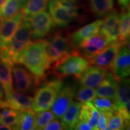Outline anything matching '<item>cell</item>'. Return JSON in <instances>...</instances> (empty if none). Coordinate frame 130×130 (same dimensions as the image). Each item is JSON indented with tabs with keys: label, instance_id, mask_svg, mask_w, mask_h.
Listing matches in <instances>:
<instances>
[{
	"label": "cell",
	"instance_id": "1",
	"mask_svg": "<svg viewBox=\"0 0 130 130\" xmlns=\"http://www.w3.org/2000/svg\"><path fill=\"white\" fill-rule=\"evenodd\" d=\"M46 40L38 39L31 42L16 57L14 63L22 64L35 76L37 86L51 68L47 54Z\"/></svg>",
	"mask_w": 130,
	"mask_h": 130
},
{
	"label": "cell",
	"instance_id": "2",
	"mask_svg": "<svg viewBox=\"0 0 130 130\" xmlns=\"http://www.w3.org/2000/svg\"><path fill=\"white\" fill-rule=\"evenodd\" d=\"M62 78L53 71L46 72L40 81L32 98L31 109L35 113L49 110L63 85Z\"/></svg>",
	"mask_w": 130,
	"mask_h": 130
},
{
	"label": "cell",
	"instance_id": "3",
	"mask_svg": "<svg viewBox=\"0 0 130 130\" xmlns=\"http://www.w3.org/2000/svg\"><path fill=\"white\" fill-rule=\"evenodd\" d=\"M48 7L54 23L60 28H66L79 16L78 0H50Z\"/></svg>",
	"mask_w": 130,
	"mask_h": 130
},
{
	"label": "cell",
	"instance_id": "4",
	"mask_svg": "<svg viewBox=\"0 0 130 130\" xmlns=\"http://www.w3.org/2000/svg\"><path fill=\"white\" fill-rule=\"evenodd\" d=\"M89 64V60L74 50L54 63L51 70L63 79L68 76H74L79 79Z\"/></svg>",
	"mask_w": 130,
	"mask_h": 130
},
{
	"label": "cell",
	"instance_id": "5",
	"mask_svg": "<svg viewBox=\"0 0 130 130\" xmlns=\"http://www.w3.org/2000/svg\"><path fill=\"white\" fill-rule=\"evenodd\" d=\"M13 87L27 95L34 94L37 87L35 76L22 64L14 63L12 67Z\"/></svg>",
	"mask_w": 130,
	"mask_h": 130
},
{
	"label": "cell",
	"instance_id": "6",
	"mask_svg": "<svg viewBox=\"0 0 130 130\" xmlns=\"http://www.w3.org/2000/svg\"><path fill=\"white\" fill-rule=\"evenodd\" d=\"M46 50L51 63H54L73 51L69 36L57 32L46 40Z\"/></svg>",
	"mask_w": 130,
	"mask_h": 130
},
{
	"label": "cell",
	"instance_id": "7",
	"mask_svg": "<svg viewBox=\"0 0 130 130\" xmlns=\"http://www.w3.org/2000/svg\"><path fill=\"white\" fill-rule=\"evenodd\" d=\"M77 86L75 83H63L60 90L51 105V111L56 119H60L74 101L77 92Z\"/></svg>",
	"mask_w": 130,
	"mask_h": 130
},
{
	"label": "cell",
	"instance_id": "8",
	"mask_svg": "<svg viewBox=\"0 0 130 130\" xmlns=\"http://www.w3.org/2000/svg\"><path fill=\"white\" fill-rule=\"evenodd\" d=\"M31 38L32 30L31 24L28 21L24 20L7 46L14 63L16 57L31 42Z\"/></svg>",
	"mask_w": 130,
	"mask_h": 130
},
{
	"label": "cell",
	"instance_id": "9",
	"mask_svg": "<svg viewBox=\"0 0 130 130\" xmlns=\"http://www.w3.org/2000/svg\"><path fill=\"white\" fill-rule=\"evenodd\" d=\"M111 73L118 81L127 78L130 74V53L129 42L123 43L120 47L114 60Z\"/></svg>",
	"mask_w": 130,
	"mask_h": 130
},
{
	"label": "cell",
	"instance_id": "10",
	"mask_svg": "<svg viewBox=\"0 0 130 130\" xmlns=\"http://www.w3.org/2000/svg\"><path fill=\"white\" fill-rule=\"evenodd\" d=\"M28 21L31 27L32 38L34 40L44 38L55 25L50 13L46 11L33 16Z\"/></svg>",
	"mask_w": 130,
	"mask_h": 130
},
{
	"label": "cell",
	"instance_id": "11",
	"mask_svg": "<svg viewBox=\"0 0 130 130\" xmlns=\"http://www.w3.org/2000/svg\"><path fill=\"white\" fill-rule=\"evenodd\" d=\"M110 43L104 36L98 32L85 40L75 51L87 60L90 61Z\"/></svg>",
	"mask_w": 130,
	"mask_h": 130
},
{
	"label": "cell",
	"instance_id": "12",
	"mask_svg": "<svg viewBox=\"0 0 130 130\" xmlns=\"http://www.w3.org/2000/svg\"><path fill=\"white\" fill-rule=\"evenodd\" d=\"M24 21L22 10L13 17L0 19V47L7 46Z\"/></svg>",
	"mask_w": 130,
	"mask_h": 130
},
{
	"label": "cell",
	"instance_id": "13",
	"mask_svg": "<svg viewBox=\"0 0 130 130\" xmlns=\"http://www.w3.org/2000/svg\"><path fill=\"white\" fill-rule=\"evenodd\" d=\"M102 21L99 33L104 36L110 43L120 41L119 14L116 10H112L105 16Z\"/></svg>",
	"mask_w": 130,
	"mask_h": 130
},
{
	"label": "cell",
	"instance_id": "14",
	"mask_svg": "<svg viewBox=\"0 0 130 130\" xmlns=\"http://www.w3.org/2000/svg\"><path fill=\"white\" fill-rule=\"evenodd\" d=\"M123 43L121 41L110 43L102 51L92 58L89 63L105 69H110L120 47Z\"/></svg>",
	"mask_w": 130,
	"mask_h": 130
},
{
	"label": "cell",
	"instance_id": "15",
	"mask_svg": "<svg viewBox=\"0 0 130 130\" xmlns=\"http://www.w3.org/2000/svg\"><path fill=\"white\" fill-rule=\"evenodd\" d=\"M32 98L27 94L14 90L10 92L5 96V100L0 104V108L8 107L12 109L22 111L32 110Z\"/></svg>",
	"mask_w": 130,
	"mask_h": 130
},
{
	"label": "cell",
	"instance_id": "16",
	"mask_svg": "<svg viewBox=\"0 0 130 130\" xmlns=\"http://www.w3.org/2000/svg\"><path fill=\"white\" fill-rule=\"evenodd\" d=\"M102 21V19H97L79 28L69 36L73 51L77 50L85 40L98 33Z\"/></svg>",
	"mask_w": 130,
	"mask_h": 130
},
{
	"label": "cell",
	"instance_id": "17",
	"mask_svg": "<svg viewBox=\"0 0 130 130\" xmlns=\"http://www.w3.org/2000/svg\"><path fill=\"white\" fill-rule=\"evenodd\" d=\"M107 72L108 70L104 68L96 65H89L82 73L78 80L80 81L81 85L95 89L104 79Z\"/></svg>",
	"mask_w": 130,
	"mask_h": 130
},
{
	"label": "cell",
	"instance_id": "18",
	"mask_svg": "<svg viewBox=\"0 0 130 130\" xmlns=\"http://www.w3.org/2000/svg\"><path fill=\"white\" fill-rule=\"evenodd\" d=\"M83 103L73 101L61 116V124L65 129H74L75 126L79 120V113Z\"/></svg>",
	"mask_w": 130,
	"mask_h": 130
},
{
	"label": "cell",
	"instance_id": "19",
	"mask_svg": "<svg viewBox=\"0 0 130 130\" xmlns=\"http://www.w3.org/2000/svg\"><path fill=\"white\" fill-rule=\"evenodd\" d=\"M118 83V81L114 77L112 73L108 71L104 79L96 87V90H95L96 96L106 98L113 101L116 94Z\"/></svg>",
	"mask_w": 130,
	"mask_h": 130
},
{
	"label": "cell",
	"instance_id": "20",
	"mask_svg": "<svg viewBox=\"0 0 130 130\" xmlns=\"http://www.w3.org/2000/svg\"><path fill=\"white\" fill-rule=\"evenodd\" d=\"M130 83L129 78H123L118 81L116 94L113 100L116 110H118L129 104Z\"/></svg>",
	"mask_w": 130,
	"mask_h": 130
},
{
	"label": "cell",
	"instance_id": "21",
	"mask_svg": "<svg viewBox=\"0 0 130 130\" xmlns=\"http://www.w3.org/2000/svg\"><path fill=\"white\" fill-rule=\"evenodd\" d=\"M13 64L0 58V82L4 87L5 96L13 90L12 73Z\"/></svg>",
	"mask_w": 130,
	"mask_h": 130
},
{
	"label": "cell",
	"instance_id": "22",
	"mask_svg": "<svg viewBox=\"0 0 130 130\" xmlns=\"http://www.w3.org/2000/svg\"><path fill=\"white\" fill-rule=\"evenodd\" d=\"M50 0H28L22 9L24 20L29 21L33 16L45 11Z\"/></svg>",
	"mask_w": 130,
	"mask_h": 130
},
{
	"label": "cell",
	"instance_id": "23",
	"mask_svg": "<svg viewBox=\"0 0 130 130\" xmlns=\"http://www.w3.org/2000/svg\"><path fill=\"white\" fill-rule=\"evenodd\" d=\"M100 115V111L93 106L92 102H86L83 104L81 106L79 120L87 122L93 129H97V122Z\"/></svg>",
	"mask_w": 130,
	"mask_h": 130
},
{
	"label": "cell",
	"instance_id": "24",
	"mask_svg": "<svg viewBox=\"0 0 130 130\" xmlns=\"http://www.w3.org/2000/svg\"><path fill=\"white\" fill-rule=\"evenodd\" d=\"M89 5L94 15L102 18L113 10L114 0H89Z\"/></svg>",
	"mask_w": 130,
	"mask_h": 130
},
{
	"label": "cell",
	"instance_id": "25",
	"mask_svg": "<svg viewBox=\"0 0 130 130\" xmlns=\"http://www.w3.org/2000/svg\"><path fill=\"white\" fill-rule=\"evenodd\" d=\"M2 111L0 112V122L9 126L12 129H16L21 111L8 108H0Z\"/></svg>",
	"mask_w": 130,
	"mask_h": 130
},
{
	"label": "cell",
	"instance_id": "26",
	"mask_svg": "<svg viewBox=\"0 0 130 130\" xmlns=\"http://www.w3.org/2000/svg\"><path fill=\"white\" fill-rule=\"evenodd\" d=\"M36 114L32 110L21 111L16 129H35Z\"/></svg>",
	"mask_w": 130,
	"mask_h": 130
},
{
	"label": "cell",
	"instance_id": "27",
	"mask_svg": "<svg viewBox=\"0 0 130 130\" xmlns=\"http://www.w3.org/2000/svg\"><path fill=\"white\" fill-rule=\"evenodd\" d=\"M92 104L101 113L109 117L116 111V107L113 100L106 98H95L91 101Z\"/></svg>",
	"mask_w": 130,
	"mask_h": 130
},
{
	"label": "cell",
	"instance_id": "28",
	"mask_svg": "<svg viewBox=\"0 0 130 130\" xmlns=\"http://www.w3.org/2000/svg\"><path fill=\"white\" fill-rule=\"evenodd\" d=\"M120 34L119 40L122 43L129 42L130 34V14L129 11H124L119 15Z\"/></svg>",
	"mask_w": 130,
	"mask_h": 130
},
{
	"label": "cell",
	"instance_id": "29",
	"mask_svg": "<svg viewBox=\"0 0 130 130\" xmlns=\"http://www.w3.org/2000/svg\"><path fill=\"white\" fill-rule=\"evenodd\" d=\"M129 125V123L126 122L121 113L116 110L108 118L107 129L120 130L125 129V128L127 129Z\"/></svg>",
	"mask_w": 130,
	"mask_h": 130
},
{
	"label": "cell",
	"instance_id": "30",
	"mask_svg": "<svg viewBox=\"0 0 130 130\" xmlns=\"http://www.w3.org/2000/svg\"><path fill=\"white\" fill-rule=\"evenodd\" d=\"M22 9L17 0H8L0 10V19L13 17L18 13Z\"/></svg>",
	"mask_w": 130,
	"mask_h": 130
},
{
	"label": "cell",
	"instance_id": "31",
	"mask_svg": "<svg viewBox=\"0 0 130 130\" xmlns=\"http://www.w3.org/2000/svg\"><path fill=\"white\" fill-rule=\"evenodd\" d=\"M96 96V90L93 88L81 85L78 90H77L75 98L77 101L84 104L91 102Z\"/></svg>",
	"mask_w": 130,
	"mask_h": 130
},
{
	"label": "cell",
	"instance_id": "32",
	"mask_svg": "<svg viewBox=\"0 0 130 130\" xmlns=\"http://www.w3.org/2000/svg\"><path fill=\"white\" fill-rule=\"evenodd\" d=\"M55 118L50 110H44L36 115L35 129H43L45 126Z\"/></svg>",
	"mask_w": 130,
	"mask_h": 130
},
{
	"label": "cell",
	"instance_id": "33",
	"mask_svg": "<svg viewBox=\"0 0 130 130\" xmlns=\"http://www.w3.org/2000/svg\"><path fill=\"white\" fill-rule=\"evenodd\" d=\"M107 122H108V117H107L105 114L101 113L100 112V116H99L97 122V129H107Z\"/></svg>",
	"mask_w": 130,
	"mask_h": 130
},
{
	"label": "cell",
	"instance_id": "34",
	"mask_svg": "<svg viewBox=\"0 0 130 130\" xmlns=\"http://www.w3.org/2000/svg\"><path fill=\"white\" fill-rule=\"evenodd\" d=\"M46 130H62L63 127L61 125V123L58 120L53 119L48 123L46 126H45L44 129Z\"/></svg>",
	"mask_w": 130,
	"mask_h": 130
},
{
	"label": "cell",
	"instance_id": "35",
	"mask_svg": "<svg viewBox=\"0 0 130 130\" xmlns=\"http://www.w3.org/2000/svg\"><path fill=\"white\" fill-rule=\"evenodd\" d=\"M74 129L78 130H92L93 128H92L89 123L87 122L82 121V120H78L77 124L75 126Z\"/></svg>",
	"mask_w": 130,
	"mask_h": 130
},
{
	"label": "cell",
	"instance_id": "36",
	"mask_svg": "<svg viewBox=\"0 0 130 130\" xmlns=\"http://www.w3.org/2000/svg\"><path fill=\"white\" fill-rule=\"evenodd\" d=\"M119 5L123 11L128 10L129 7V0H118Z\"/></svg>",
	"mask_w": 130,
	"mask_h": 130
},
{
	"label": "cell",
	"instance_id": "37",
	"mask_svg": "<svg viewBox=\"0 0 130 130\" xmlns=\"http://www.w3.org/2000/svg\"><path fill=\"white\" fill-rule=\"evenodd\" d=\"M5 100V92L3 84L0 82V104Z\"/></svg>",
	"mask_w": 130,
	"mask_h": 130
},
{
	"label": "cell",
	"instance_id": "38",
	"mask_svg": "<svg viewBox=\"0 0 130 130\" xmlns=\"http://www.w3.org/2000/svg\"><path fill=\"white\" fill-rule=\"evenodd\" d=\"M0 129L1 130H10L12 129L10 126L6 125L4 123L0 122Z\"/></svg>",
	"mask_w": 130,
	"mask_h": 130
},
{
	"label": "cell",
	"instance_id": "39",
	"mask_svg": "<svg viewBox=\"0 0 130 130\" xmlns=\"http://www.w3.org/2000/svg\"><path fill=\"white\" fill-rule=\"evenodd\" d=\"M17 1H18L19 4H20L21 6L22 7V8H23L24 6H25L26 3L28 2V0H17Z\"/></svg>",
	"mask_w": 130,
	"mask_h": 130
},
{
	"label": "cell",
	"instance_id": "40",
	"mask_svg": "<svg viewBox=\"0 0 130 130\" xmlns=\"http://www.w3.org/2000/svg\"><path fill=\"white\" fill-rule=\"evenodd\" d=\"M7 1L8 0H0V10L2 9L3 6H4L5 4L7 3Z\"/></svg>",
	"mask_w": 130,
	"mask_h": 130
}]
</instances>
